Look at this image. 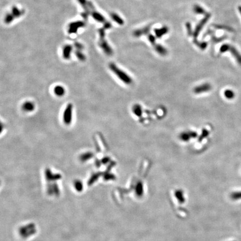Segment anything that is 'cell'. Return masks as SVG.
Returning a JSON list of instances; mask_svg holds the SVG:
<instances>
[{"instance_id": "cell-1", "label": "cell", "mask_w": 241, "mask_h": 241, "mask_svg": "<svg viewBox=\"0 0 241 241\" xmlns=\"http://www.w3.org/2000/svg\"><path fill=\"white\" fill-rule=\"evenodd\" d=\"M109 68L110 70L116 75L117 77L125 84L129 85L132 83V78L126 72L120 69L115 64L110 63L109 64Z\"/></svg>"}, {"instance_id": "cell-2", "label": "cell", "mask_w": 241, "mask_h": 241, "mask_svg": "<svg viewBox=\"0 0 241 241\" xmlns=\"http://www.w3.org/2000/svg\"><path fill=\"white\" fill-rule=\"evenodd\" d=\"M99 35L100 37V42L99 43V45L104 51V52L108 55H112L113 54L112 49L111 48L105 39V32L103 29H100L99 30Z\"/></svg>"}, {"instance_id": "cell-3", "label": "cell", "mask_w": 241, "mask_h": 241, "mask_svg": "<svg viewBox=\"0 0 241 241\" xmlns=\"http://www.w3.org/2000/svg\"><path fill=\"white\" fill-rule=\"evenodd\" d=\"M211 16V15L210 14L207 13L206 15H205V17L203 18L200 22L199 23L196 25V27L193 33V37H194V40H196L197 37L199 35L200 31L202 30V29L203 28V26L205 25V24L207 22V21L209 20V19L210 18Z\"/></svg>"}, {"instance_id": "cell-4", "label": "cell", "mask_w": 241, "mask_h": 241, "mask_svg": "<svg viewBox=\"0 0 241 241\" xmlns=\"http://www.w3.org/2000/svg\"><path fill=\"white\" fill-rule=\"evenodd\" d=\"M212 88L211 86L208 83H205L196 87L194 89V92L196 94H200L202 93L206 92L210 90Z\"/></svg>"}, {"instance_id": "cell-5", "label": "cell", "mask_w": 241, "mask_h": 241, "mask_svg": "<svg viewBox=\"0 0 241 241\" xmlns=\"http://www.w3.org/2000/svg\"><path fill=\"white\" fill-rule=\"evenodd\" d=\"M228 51L230 52L232 54V55L234 57V58L236 59L238 63L241 65V55L240 53L238 52V50L233 46L231 45H229V47L228 49Z\"/></svg>"}, {"instance_id": "cell-6", "label": "cell", "mask_w": 241, "mask_h": 241, "mask_svg": "<svg viewBox=\"0 0 241 241\" xmlns=\"http://www.w3.org/2000/svg\"><path fill=\"white\" fill-rule=\"evenodd\" d=\"M71 114H72V106H68L65 111L64 115V120L67 124H69L71 122Z\"/></svg>"}, {"instance_id": "cell-7", "label": "cell", "mask_w": 241, "mask_h": 241, "mask_svg": "<svg viewBox=\"0 0 241 241\" xmlns=\"http://www.w3.org/2000/svg\"><path fill=\"white\" fill-rule=\"evenodd\" d=\"M197 136L195 132H183L181 133L180 135V138L183 141H187L191 138H195Z\"/></svg>"}, {"instance_id": "cell-8", "label": "cell", "mask_w": 241, "mask_h": 241, "mask_svg": "<svg viewBox=\"0 0 241 241\" xmlns=\"http://www.w3.org/2000/svg\"><path fill=\"white\" fill-rule=\"evenodd\" d=\"M154 31L156 36L158 38H160L162 36L168 33L169 29L167 27H163L160 29H156Z\"/></svg>"}, {"instance_id": "cell-9", "label": "cell", "mask_w": 241, "mask_h": 241, "mask_svg": "<svg viewBox=\"0 0 241 241\" xmlns=\"http://www.w3.org/2000/svg\"><path fill=\"white\" fill-rule=\"evenodd\" d=\"M150 29V27L147 26L143 29H138L134 32V35L135 37H140L143 35H145L148 34Z\"/></svg>"}, {"instance_id": "cell-10", "label": "cell", "mask_w": 241, "mask_h": 241, "mask_svg": "<svg viewBox=\"0 0 241 241\" xmlns=\"http://www.w3.org/2000/svg\"><path fill=\"white\" fill-rule=\"evenodd\" d=\"M154 49L155 51L162 56H165L168 53L167 50L162 45L160 44L154 45Z\"/></svg>"}, {"instance_id": "cell-11", "label": "cell", "mask_w": 241, "mask_h": 241, "mask_svg": "<svg viewBox=\"0 0 241 241\" xmlns=\"http://www.w3.org/2000/svg\"><path fill=\"white\" fill-rule=\"evenodd\" d=\"M35 108V105L33 102H26L22 105V109L24 111L31 112L33 111Z\"/></svg>"}, {"instance_id": "cell-12", "label": "cell", "mask_w": 241, "mask_h": 241, "mask_svg": "<svg viewBox=\"0 0 241 241\" xmlns=\"http://www.w3.org/2000/svg\"><path fill=\"white\" fill-rule=\"evenodd\" d=\"M111 16L112 18V20L115 22H116V23H117L118 24H119L120 25H122L124 24V20L116 13H112L111 14Z\"/></svg>"}, {"instance_id": "cell-13", "label": "cell", "mask_w": 241, "mask_h": 241, "mask_svg": "<svg viewBox=\"0 0 241 241\" xmlns=\"http://www.w3.org/2000/svg\"><path fill=\"white\" fill-rule=\"evenodd\" d=\"M194 11L196 14L199 15H206L207 14L205 10L198 5H196L194 6Z\"/></svg>"}, {"instance_id": "cell-14", "label": "cell", "mask_w": 241, "mask_h": 241, "mask_svg": "<svg viewBox=\"0 0 241 241\" xmlns=\"http://www.w3.org/2000/svg\"><path fill=\"white\" fill-rule=\"evenodd\" d=\"M54 92L58 96H62L64 94L65 89L62 86H56L54 89Z\"/></svg>"}, {"instance_id": "cell-15", "label": "cell", "mask_w": 241, "mask_h": 241, "mask_svg": "<svg viewBox=\"0 0 241 241\" xmlns=\"http://www.w3.org/2000/svg\"><path fill=\"white\" fill-rule=\"evenodd\" d=\"M93 17L94 19H96L97 21H98L99 22H104L105 21V18L102 15H100L99 13H98V12H94L93 14Z\"/></svg>"}, {"instance_id": "cell-16", "label": "cell", "mask_w": 241, "mask_h": 241, "mask_svg": "<svg viewBox=\"0 0 241 241\" xmlns=\"http://www.w3.org/2000/svg\"><path fill=\"white\" fill-rule=\"evenodd\" d=\"M194 43L202 50H204L208 46V43L206 42H198L196 40H194Z\"/></svg>"}, {"instance_id": "cell-17", "label": "cell", "mask_w": 241, "mask_h": 241, "mask_svg": "<svg viewBox=\"0 0 241 241\" xmlns=\"http://www.w3.org/2000/svg\"><path fill=\"white\" fill-rule=\"evenodd\" d=\"M231 199L236 200H240L241 199V191H235L231 194Z\"/></svg>"}, {"instance_id": "cell-18", "label": "cell", "mask_w": 241, "mask_h": 241, "mask_svg": "<svg viewBox=\"0 0 241 241\" xmlns=\"http://www.w3.org/2000/svg\"><path fill=\"white\" fill-rule=\"evenodd\" d=\"M224 95L227 99H233L234 97V93L231 90H227L224 92Z\"/></svg>"}, {"instance_id": "cell-19", "label": "cell", "mask_w": 241, "mask_h": 241, "mask_svg": "<svg viewBox=\"0 0 241 241\" xmlns=\"http://www.w3.org/2000/svg\"><path fill=\"white\" fill-rule=\"evenodd\" d=\"M133 111H134V114L137 116H140L141 115V113H142L141 112H142L141 108L138 105H136V106L134 107Z\"/></svg>"}, {"instance_id": "cell-20", "label": "cell", "mask_w": 241, "mask_h": 241, "mask_svg": "<svg viewBox=\"0 0 241 241\" xmlns=\"http://www.w3.org/2000/svg\"><path fill=\"white\" fill-rule=\"evenodd\" d=\"M92 156H93V154L92 153H90V152L89 153V152L86 153H84L82 155V159L83 160H86V159H89L92 157Z\"/></svg>"}, {"instance_id": "cell-21", "label": "cell", "mask_w": 241, "mask_h": 241, "mask_svg": "<svg viewBox=\"0 0 241 241\" xmlns=\"http://www.w3.org/2000/svg\"><path fill=\"white\" fill-rule=\"evenodd\" d=\"M148 39L149 41L153 45H155V37L152 35H149L148 36Z\"/></svg>"}, {"instance_id": "cell-22", "label": "cell", "mask_w": 241, "mask_h": 241, "mask_svg": "<svg viewBox=\"0 0 241 241\" xmlns=\"http://www.w3.org/2000/svg\"><path fill=\"white\" fill-rule=\"evenodd\" d=\"M187 32H188L189 35H190V34L193 35V32L191 31V25L189 23H187Z\"/></svg>"}, {"instance_id": "cell-23", "label": "cell", "mask_w": 241, "mask_h": 241, "mask_svg": "<svg viewBox=\"0 0 241 241\" xmlns=\"http://www.w3.org/2000/svg\"><path fill=\"white\" fill-rule=\"evenodd\" d=\"M238 11H239V12H240V14L241 15V6H239L238 7Z\"/></svg>"}]
</instances>
